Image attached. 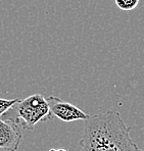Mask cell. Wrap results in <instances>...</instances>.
<instances>
[{"mask_svg":"<svg viewBox=\"0 0 144 151\" xmlns=\"http://www.w3.org/2000/svg\"><path fill=\"white\" fill-rule=\"evenodd\" d=\"M19 98L15 99H5V98H0V117L4 114L10 107L15 103Z\"/></svg>","mask_w":144,"mask_h":151,"instance_id":"cell-6","label":"cell"},{"mask_svg":"<svg viewBox=\"0 0 144 151\" xmlns=\"http://www.w3.org/2000/svg\"><path fill=\"white\" fill-rule=\"evenodd\" d=\"M1 117L12 119L22 125L27 131H34L39 123H46L52 119L48 101L43 95L33 94L19 99Z\"/></svg>","mask_w":144,"mask_h":151,"instance_id":"cell-2","label":"cell"},{"mask_svg":"<svg viewBox=\"0 0 144 151\" xmlns=\"http://www.w3.org/2000/svg\"><path fill=\"white\" fill-rule=\"evenodd\" d=\"M114 2L123 12H132L139 4V0H114Z\"/></svg>","mask_w":144,"mask_h":151,"instance_id":"cell-5","label":"cell"},{"mask_svg":"<svg viewBox=\"0 0 144 151\" xmlns=\"http://www.w3.org/2000/svg\"><path fill=\"white\" fill-rule=\"evenodd\" d=\"M23 140L19 126L12 119L0 117V149L17 151Z\"/></svg>","mask_w":144,"mask_h":151,"instance_id":"cell-4","label":"cell"},{"mask_svg":"<svg viewBox=\"0 0 144 151\" xmlns=\"http://www.w3.org/2000/svg\"><path fill=\"white\" fill-rule=\"evenodd\" d=\"M56 151H66L65 148H57Z\"/></svg>","mask_w":144,"mask_h":151,"instance_id":"cell-7","label":"cell"},{"mask_svg":"<svg viewBox=\"0 0 144 151\" xmlns=\"http://www.w3.org/2000/svg\"><path fill=\"white\" fill-rule=\"evenodd\" d=\"M48 151H56V149H54V148H50Z\"/></svg>","mask_w":144,"mask_h":151,"instance_id":"cell-8","label":"cell"},{"mask_svg":"<svg viewBox=\"0 0 144 151\" xmlns=\"http://www.w3.org/2000/svg\"><path fill=\"white\" fill-rule=\"evenodd\" d=\"M49 104L50 112L52 116L57 117L65 123H71L76 121H86L90 115L84 112L81 108L70 102L63 101L56 96H50L46 98Z\"/></svg>","mask_w":144,"mask_h":151,"instance_id":"cell-3","label":"cell"},{"mask_svg":"<svg viewBox=\"0 0 144 151\" xmlns=\"http://www.w3.org/2000/svg\"><path fill=\"white\" fill-rule=\"evenodd\" d=\"M130 131L131 127L116 110L90 115L79 141L80 151H143L133 141Z\"/></svg>","mask_w":144,"mask_h":151,"instance_id":"cell-1","label":"cell"}]
</instances>
